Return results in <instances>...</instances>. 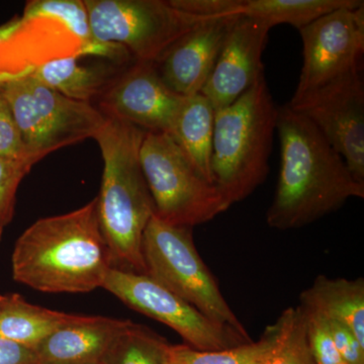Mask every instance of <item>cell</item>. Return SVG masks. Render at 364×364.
I'll list each match as a JSON object with an SVG mask.
<instances>
[{
	"label": "cell",
	"instance_id": "cell-16",
	"mask_svg": "<svg viewBox=\"0 0 364 364\" xmlns=\"http://www.w3.org/2000/svg\"><path fill=\"white\" fill-rule=\"evenodd\" d=\"M299 299L301 306L344 325L364 345L363 279H330L318 275Z\"/></svg>",
	"mask_w": 364,
	"mask_h": 364
},
{
	"label": "cell",
	"instance_id": "cell-12",
	"mask_svg": "<svg viewBox=\"0 0 364 364\" xmlns=\"http://www.w3.org/2000/svg\"><path fill=\"white\" fill-rule=\"evenodd\" d=\"M184 98L164 85L154 63L135 61L107 86L98 109L145 132L169 134Z\"/></svg>",
	"mask_w": 364,
	"mask_h": 364
},
{
	"label": "cell",
	"instance_id": "cell-27",
	"mask_svg": "<svg viewBox=\"0 0 364 364\" xmlns=\"http://www.w3.org/2000/svg\"><path fill=\"white\" fill-rule=\"evenodd\" d=\"M0 156L14 159H28L20 133L14 123L13 114L4 95L0 92Z\"/></svg>",
	"mask_w": 364,
	"mask_h": 364
},
{
	"label": "cell",
	"instance_id": "cell-4",
	"mask_svg": "<svg viewBox=\"0 0 364 364\" xmlns=\"http://www.w3.org/2000/svg\"><path fill=\"white\" fill-rule=\"evenodd\" d=\"M277 109L263 75L233 104L215 111L210 172L230 205L267 179Z\"/></svg>",
	"mask_w": 364,
	"mask_h": 364
},
{
	"label": "cell",
	"instance_id": "cell-8",
	"mask_svg": "<svg viewBox=\"0 0 364 364\" xmlns=\"http://www.w3.org/2000/svg\"><path fill=\"white\" fill-rule=\"evenodd\" d=\"M93 39L123 46L136 61L155 63L208 18L174 9L168 0H85Z\"/></svg>",
	"mask_w": 364,
	"mask_h": 364
},
{
	"label": "cell",
	"instance_id": "cell-29",
	"mask_svg": "<svg viewBox=\"0 0 364 364\" xmlns=\"http://www.w3.org/2000/svg\"><path fill=\"white\" fill-rule=\"evenodd\" d=\"M326 320L342 360L347 364H364V345L359 342L355 335L344 325L328 318Z\"/></svg>",
	"mask_w": 364,
	"mask_h": 364
},
{
	"label": "cell",
	"instance_id": "cell-32",
	"mask_svg": "<svg viewBox=\"0 0 364 364\" xmlns=\"http://www.w3.org/2000/svg\"><path fill=\"white\" fill-rule=\"evenodd\" d=\"M4 227L2 226L1 224H0V240H1L2 234H4Z\"/></svg>",
	"mask_w": 364,
	"mask_h": 364
},
{
	"label": "cell",
	"instance_id": "cell-5",
	"mask_svg": "<svg viewBox=\"0 0 364 364\" xmlns=\"http://www.w3.org/2000/svg\"><path fill=\"white\" fill-rule=\"evenodd\" d=\"M33 65L0 86L26 154L39 162L50 153L95 138L105 116L90 102L64 97L31 75Z\"/></svg>",
	"mask_w": 364,
	"mask_h": 364
},
{
	"label": "cell",
	"instance_id": "cell-21",
	"mask_svg": "<svg viewBox=\"0 0 364 364\" xmlns=\"http://www.w3.org/2000/svg\"><path fill=\"white\" fill-rule=\"evenodd\" d=\"M361 0H243L240 14L273 26L287 23L304 26L345 7L361 6Z\"/></svg>",
	"mask_w": 364,
	"mask_h": 364
},
{
	"label": "cell",
	"instance_id": "cell-14",
	"mask_svg": "<svg viewBox=\"0 0 364 364\" xmlns=\"http://www.w3.org/2000/svg\"><path fill=\"white\" fill-rule=\"evenodd\" d=\"M239 16L207 18L177 40L154 63L164 85L183 97L200 93Z\"/></svg>",
	"mask_w": 364,
	"mask_h": 364
},
{
	"label": "cell",
	"instance_id": "cell-25",
	"mask_svg": "<svg viewBox=\"0 0 364 364\" xmlns=\"http://www.w3.org/2000/svg\"><path fill=\"white\" fill-rule=\"evenodd\" d=\"M35 164L32 160L0 156V224L2 226H7L13 220L18 186Z\"/></svg>",
	"mask_w": 364,
	"mask_h": 364
},
{
	"label": "cell",
	"instance_id": "cell-22",
	"mask_svg": "<svg viewBox=\"0 0 364 364\" xmlns=\"http://www.w3.org/2000/svg\"><path fill=\"white\" fill-rule=\"evenodd\" d=\"M21 18L25 23L53 21L63 26L79 43L77 57L85 56L95 42L85 0H33L26 4Z\"/></svg>",
	"mask_w": 364,
	"mask_h": 364
},
{
	"label": "cell",
	"instance_id": "cell-28",
	"mask_svg": "<svg viewBox=\"0 0 364 364\" xmlns=\"http://www.w3.org/2000/svg\"><path fill=\"white\" fill-rule=\"evenodd\" d=\"M174 9L202 18L241 16L243 0H168Z\"/></svg>",
	"mask_w": 364,
	"mask_h": 364
},
{
	"label": "cell",
	"instance_id": "cell-33",
	"mask_svg": "<svg viewBox=\"0 0 364 364\" xmlns=\"http://www.w3.org/2000/svg\"><path fill=\"white\" fill-rule=\"evenodd\" d=\"M337 364H347V363H345L344 361H341V363H337Z\"/></svg>",
	"mask_w": 364,
	"mask_h": 364
},
{
	"label": "cell",
	"instance_id": "cell-13",
	"mask_svg": "<svg viewBox=\"0 0 364 364\" xmlns=\"http://www.w3.org/2000/svg\"><path fill=\"white\" fill-rule=\"evenodd\" d=\"M270 30L267 23L248 16L235 21L200 91L215 111L233 104L264 75L262 55Z\"/></svg>",
	"mask_w": 364,
	"mask_h": 364
},
{
	"label": "cell",
	"instance_id": "cell-3",
	"mask_svg": "<svg viewBox=\"0 0 364 364\" xmlns=\"http://www.w3.org/2000/svg\"><path fill=\"white\" fill-rule=\"evenodd\" d=\"M147 132L123 119L105 116L95 135L104 159L97 200L100 229L111 254L112 267L146 272L143 236L155 205L144 176L140 149Z\"/></svg>",
	"mask_w": 364,
	"mask_h": 364
},
{
	"label": "cell",
	"instance_id": "cell-20",
	"mask_svg": "<svg viewBox=\"0 0 364 364\" xmlns=\"http://www.w3.org/2000/svg\"><path fill=\"white\" fill-rule=\"evenodd\" d=\"M294 306L267 326L259 340L222 350L203 351L188 345H167L164 364H263L279 344L291 320Z\"/></svg>",
	"mask_w": 364,
	"mask_h": 364
},
{
	"label": "cell",
	"instance_id": "cell-15",
	"mask_svg": "<svg viewBox=\"0 0 364 364\" xmlns=\"http://www.w3.org/2000/svg\"><path fill=\"white\" fill-rule=\"evenodd\" d=\"M130 320L77 316L36 349L39 364H105Z\"/></svg>",
	"mask_w": 364,
	"mask_h": 364
},
{
	"label": "cell",
	"instance_id": "cell-2",
	"mask_svg": "<svg viewBox=\"0 0 364 364\" xmlns=\"http://www.w3.org/2000/svg\"><path fill=\"white\" fill-rule=\"evenodd\" d=\"M112 267L97 198L73 212L33 223L11 256L14 279L43 293H90L102 287Z\"/></svg>",
	"mask_w": 364,
	"mask_h": 364
},
{
	"label": "cell",
	"instance_id": "cell-17",
	"mask_svg": "<svg viewBox=\"0 0 364 364\" xmlns=\"http://www.w3.org/2000/svg\"><path fill=\"white\" fill-rule=\"evenodd\" d=\"M214 123V107L205 95L196 93L184 98L168 134L193 168L213 184L210 159Z\"/></svg>",
	"mask_w": 364,
	"mask_h": 364
},
{
	"label": "cell",
	"instance_id": "cell-30",
	"mask_svg": "<svg viewBox=\"0 0 364 364\" xmlns=\"http://www.w3.org/2000/svg\"><path fill=\"white\" fill-rule=\"evenodd\" d=\"M0 364H39L33 349L0 337Z\"/></svg>",
	"mask_w": 364,
	"mask_h": 364
},
{
	"label": "cell",
	"instance_id": "cell-31",
	"mask_svg": "<svg viewBox=\"0 0 364 364\" xmlns=\"http://www.w3.org/2000/svg\"><path fill=\"white\" fill-rule=\"evenodd\" d=\"M26 23L21 18H13L4 25L0 26V46L7 41L11 40L20 31L25 28ZM32 65H28L23 70L18 72H7L0 70V86L4 85V83L13 80V79L18 77L21 74L28 71Z\"/></svg>",
	"mask_w": 364,
	"mask_h": 364
},
{
	"label": "cell",
	"instance_id": "cell-9",
	"mask_svg": "<svg viewBox=\"0 0 364 364\" xmlns=\"http://www.w3.org/2000/svg\"><path fill=\"white\" fill-rule=\"evenodd\" d=\"M102 289L136 312L168 326L198 350H222L253 341L205 317L149 275L112 267Z\"/></svg>",
	"mask_w": 364,
	"mask_h": 364
},
{
	"label": "cell",
	"instance_id": "cell-7",
	"mask_svg": "<svg viewBox=\"0 0 364 364\" xmlns=\"http://www.w3.org/2000/svg\"><path fill=\"white\" fill-rule=\"evenodd\" d=\"M140 162L155 215L162 221L193 228L212 221L231 207L215 184L193 168L168 134L147 132Z\"/></svg>",
	"mask_w": 364,
	"mask_h": 364
},
{
	"label": "cell",
	"instance_id": "cell-11",
	"mask_svg": "<svg viewBox=\"0 0 364 364\" xmlns=\"http://www.w3.org/2000/svg\"><path fill=\"white\" fill-rule=\"evenodd\" d=\"M299 31L303 42V67L291 100L361 67L364 4L325 14Z\"/></svg>",
	"mask_w": 364,
	"mask_h": 364
},
{
	"label": "cell",
	"instance_id": "cell-26",
	"mask_svg": "<svg viewBox=\"0 0 364 364\" xmlns=\"http://www.w3.org/2000/svg\"><path fill=\"white\" fill-rule=\"evenodd\" d=\"M301 308L306 315V338L314 363L337 364L343 361L333 341L326 318L304 306Z\"/></svg>",
	"mask_w": 364,
	"mask_h": 364
},
{
	"label": "cell",
	"instance_id": "cell-23",
	"mask_svg": "<svg viewBox=\"0 0 364 364\" xmlns=\"http://www.w3.org/2000/svg\"><path fill=\"white\" fill-rule=\"evenodd\" d=\"M168 342L145 326L129 322L105 364H164Z\"/></svg>",
	"mask_w": 364,
	"mask_h": 364
},
{
	"label": "cell",
	"instance_id": "cell-24",
	"mask_svg": "<svg viewBox=\"0 0 364 364\" xmlns=\"http://www.w3.org/2000/svg\"><path fill=\"white\" fill-rule=\"evenodd\" d=\"M263 364H315L306 338V315L301 306H294L286 332Z\"/></svg>",
	"mask_w": 364,
	"mask_h": 364
},
{
	"label": "cell",
	"instance_id": "cell-1",
	"mask_svg": "<svg viewBox=\"0 0 364 364\" xmlns=\"http://www.w3.org/2000/svg\"><path fill=\"white\" fill-rule=\"evenodd\" d=\"M277 132L282 161L268 226L298 229L336 212L352 198H364V184L343 158L312 122L287 104L277 109Z\"/></svg>",
	"mask_w": 364,
	"mask_h": 364
},
{
	"label": "cell",
	"instance_id": "cell-10",
	"mask_svg": "<svg viewBox=\"0 0 364 364\" xmlns=\"http://www.w3.org/2000/svg\"><path fill=\"white\" fill-rule=\"evenodd\" d=\"M315 124L364 184V86L361 67L287 104Z\"/></svg>",
	"mask_w": 364,
	"mask_h": 364
},
{
	"label": "cell",
	"instance_id": "cell-19",
	"mask_svg": "<svg viewBox=\"0 0 364 364\" xmlns=\"http://www.w3.org/2000/svg\"><path fill=\"white\" fill-rule=\"evenodd\" d=\"M31 75L64 97L90 104L116 77L107 67L80 65L76 55L53 57L36 64Z\"/></svg>",
	"mask_w": 364,
	"mask_h": 364
},
{
	"label": "cell",
	"instance_id": "cell-6",
	"mask_svg": "<svg viewBox=\"0 0 364 364\" xmlns=\"http://www.w3.org/2000/svg\"><path fill=\"white\" fill-rule=\"evenodd\" d=\"M191 229L151 218L142 245L147 275L205 317L250 337L196 250Z\"/></svg>",
	"mask_w": 364,
	"mask_h": 364
},
{
	"label": "cell",
	"instance_id": "cell-18",
	"mask_svg": "<svg viewBox=\"0 0 364 364\" xmlns=\"http://www.w3.org/2000/svg\"><path fill=\"white\" fill-rule=\"evenodd\" d=\"M77 316L32 305L18 294H6L0 303V337L36 350Z\"/></svg>",
	"mask_w": 364,
	"mask_h": 364
},
{
	"label": "cell",
	"instance_id": "cell-34",
	"mask_svg": "<svg viewBox=\"0 0 364 364\" xmlns=\"http://www.w3.org/2000/svg\"><path fill=\"white\" fill-rule=\"evenodd\" d=\"M2 301V296H0V303H1Z\"/></svg>",
	"mask_w": 364,
	"mask_h": 364
}]
</instances>
